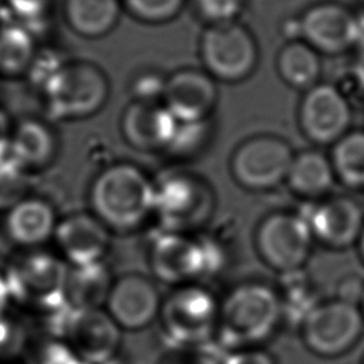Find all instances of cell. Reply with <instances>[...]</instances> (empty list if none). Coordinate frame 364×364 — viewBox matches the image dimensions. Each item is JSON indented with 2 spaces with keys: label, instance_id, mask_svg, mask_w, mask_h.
<instances>
[{
  "label": "cell",
  "instance_id": "1",
  "mask_svg": "<svg viewBox=\"0 0 364 364\" xmlns=\"http://www.w3.org/2000/svg\"><path fill=\"white\" fill-rule=\"evenodd\" d=\"M155 182L136 165L115 162L104 168L90 186V205L108 229L128 232L154 215Z\"/></svg>",
  "mask_w": 364,
  "mask_h": 364
},
{
  "label": "cell",
  "instance_id": "2",
  "mask_svg": "<svg viewBox=\"0 0 364 364\" xmlns=\"http://www.w3.org/2000/svg\"><path fill=\"white\" fill-rule=\"evenodd\" d=\"M283 317L279 291L262 283L235 287L220 303L218 336L229 348H246L269 338Z\"/></svg>",
  "mask_w": 364,
  "mask_h": 364
},
{
  "label": "cell",
  "instance_id": "3",
  "mask_svg": "<svg viewBox=\"0 0 364 364\" xmlns=\"http://www.w3.org/2000/svg\"><path fill=\"white\" fill-rule=\"evenodd\" d=\"M68 269L60 256L48 252L31 249L16 256L4 270L11 301L43 316L67 310Z\"/></svg>",
  "mask_w": 364,
  "mask_h": 364
},
{
  "label": "cell",
  "instance_id": "4",
  "mask_svg": "<svg viewBox=\"0 0 364 364\" xmlns=\"http://www.w3.org/2000/svg\"><path fill=\"white\" fill-rule=\"evenodd\" d=\"M41 94L46 109L55 119H84L107 104L109 80L91 61L64 60L41 85Z\"/></svg>",
  "mask_w": 364,
  "mask_h": 364
},
{
  "label": "cell",
  "instance_id": "5",
  "mask_svg": "<svg viewBox=\"0 0 364 364\" xmlns=\"http://www.w3.org/2000/svg\"><path fill=\"white\" fill-rule=\"evenodd\" d=\"M148 260L159 282L181 287L218 273L225 264V255L213 239L164 230L152 242Z\"/></svg>",
  "mask_w": 364,
  "mask_h": 364
},
{
  "label": "cell",
  "instance_id": "6",
  "mask_svg": "<svg viewBox=\"0 0 364 364\" xmlns=\"http://www.w3.org/2000/svg\"><path fill=\"white\" fill-rule=\"evenodd\" d=\"M213 209V191L192 172L169 171L155 182L154 215L165 232L192 233L209 220Z\"/></svg>",
  "mask_w": 364,
  "mask_h": 364
},
{
  "label": "cell",
  "instance_id": "7",
  "mask_svg": "<svg viewBox=\"0 0 364 364\" xmlns=\"http://www.w3.org/2000/svg\"><path fill=\"white\" fill-rule=\"evenodd\" d=\"M220 304L198 284L176 287L159 310L162 330L176 346H202L218 331Z\"/></svg>",
  "mask_w": 364,
  "mask_h": 364
},
{
  "label": "cell",
  "instance_id": "8",
  "mask_svg": "<svg viewBox=\"0 0 364 364\" xmlns=\"http://www.w3.org/2000/svg\"><path fill=\"white\" fill-rule=\"evenodd\" d=\"M199 54L203 70L223 82L247 78L257 64L256 40L237 21L208 26L200 36Z\"/></svg>",
  "mask_w": 364,
  "mask_h": 364
},
{
  "label": "cell",
  "instance_id": "9",
  "mask_svg": "<svg viewBox=\"0 0 364 364\" xmlns=\"http://www.w3.org/2000/svg\"><path fill=\"white\" fill-rule=\"evenodd\" d=\"M364 316L355 304L334 299L317 304L301 323L307 348L321 357H337L347 353L360 340Z\"/></svg>",
  "mask_w": 364,
  "mask_h": 364
},
{
  "label": "cell",
  "instance_id": "10",
  "mask_svg": "<svg viewBox=\"0 0 364 364\" xmlns=\"http://www.w3.org/2000/svg\"><path fill=\"white\" fill-rule=\"evenodd\" d=\"M313 233L300 213H272L256 232V247L263 262L287 274L301 270L311 253Z\"/></svg>",
  "mask_w": 364,
  "mask_h": 364
},
{
  "label": "cell",
  "instance_id": "11",
  "mask_svg": "<svg viewBox=\"0 0 364 364\" xmlns=\"http://www.w3.org/2000/svg\"><path fill=\"white\" fill-rule=\"evenodd\" d=\"M294 154L279 136L259 135L242 142L232 155L235 181L250 191H267L287 179Z\"/></svg>",
  "mask_w": 364,
  "mask_h": 364
},
{
  "label": "cell",
  "instance_id": "12",
  "mask_svg": "<svg viewBox=\"0 0 364 364\" xmlns=\"http://www.w3.org/2000/svg\"><path fill=\"white\" fill-rule=\"evenodd\" d=\"M121 330L105 309H67L58 336L82 364H108L119 350Z\"/></svg>",
  "mask_w": 364,
  "mask_h": 364
},
{
  "label": "cell",
  "instance_id": "13",
  "mask_svg": "<svg viewBox=\"0 0 364 364\" xmlns=\"http://www.w3.org/2000/svg\"><path fill=\"white\" fill-rule=\"evenodd\" d=\"M351 117V107L344 94L326 82L309 88L299 109L301 131L318 145H330L341 139L348 132Z\"/></svg>",
  "mask_w": 364,
  "mask_h": 364
},
{
  "label": "cell",
  "instance_id": "14",
  "mask_svg": "<svg viewBox=\"0 0 364 364\" xmlns=\"http://www.w3.org/2000/svg\"><path fill=\"white\" fill-rule=\"evenodd\" d=\"M313 236L333 249H346L360 240L364 212L348 196H333L307 203L300 212Z\"/></svg>",
  "mask_w": 364,
  "mask_h": 364
},
{
  "label": "cell",
  "instance_id": "15",
  "mask_svg": "<svg viewBox=\"0 0 364 364\" xmlns=\"http://www.w3.org/2000/svg\"><path fill=\"white\" fill-rule=\"evenodd\" d=\"M162 104L178 122L210 119L218 104L216 80L199 68H179L165 80Z\"/></svg>",
  "mask_w": 364,
  "mask_h": 364
},
{
  "label": "cell",
  "instance_id": "16",
  "mask_svg": "<svg viewBox=\"0 0 364 364\" xmlns=\"http://www.w3.org/2000/svg\"><path fill=\"white\" fill-rule=\"evenodd\" d=\"M300 37L318 53L340 54L357 44L358 17L347 7L324 1L307 9L299 18Z\"/></svg>",
  "mask_w": 364,
  "mask_h": 364
},
{
  "label": "cell",
  "instance_id": "17",
  "mask_svg": "<svg viewBox=\"0 0 364 364\" xmlns=\"http://www.w3.org/2000/svg\"><path fill=\"white\" fill-rule=\"evenodd\" d=\"M178 121L162 101L134 100L121 115L119 129L129 146L141 152H166Z\"/></svg>",
  "mask_w": 364,
  "mask_h": 364
},
{
  "label": "cell",
  "instance_id": "18",
  "mask_svg": "<svg viewBox=\"0 0 364 364\" xmlns=\"http://www.w3.org/2000/svg\"><path fill=\"white\" fill-rule=\"evenodd\" d=\"M54 242L60 257L74 267L101 263L109 247V229L91 213H74L58 220Z\"/></svg>",
  "mask_w": 364,
  "mask_h": 364
},
{
  "label": "cell",
  "instance_id": "19",
  "mask_svg": "<svg viewBox=\"0 0 364 364\" xmlns=\"http://www.w3.org/2000/svg\"><path fill=\"white\" fill-rule=\"evenodd\" d=\"M162 300L155 284L141 274L114 280L105 310L125 330H141L159 317Z\"/></svg>",
  "mask_w": 364,
  "mask_h": 364
},
{
  "label": "cell",
  "instance_id": "20",
  "mask_svg": "<svg viewBox=\"0 0 364 364\" xmlns=\"http://www.w3.org/2000/svg\"><path fill=\"white\" fill-rule=\"evenodd\" d=\"M58 151L54 129L43 119L24 118L14 124L9 158L26 172L41 171L53 164Z\"/></svg>",
  "mask_w": 364,
  "mask_h": 364
},
{
  "label": "cell",
  "instance_id": "21",
  "mask_svg": "<svg viewBox=\"0 0 364 364\" xmlns=\"http://www.w3.org/2000/svg\"><path fill=\"white\" fill-rule=\"evenodd\" d=\"M58 220L54 208L44 199L27 196L13 206L4 220L7 237L27 250L54 237Z\"/></svg>",
  "mask_w": 364,
  "mask_h": 364
},
{
  "label": "cell",
  "instance_id": "22",
  "mask_svg": "<svg viewBox=\"0 0 364 364\" xmlns=\"http://www.w3.org/2000/svg\"><path fill=\"white\" fill-rule=\"evenodd\" d=\"M124 6L121 0H64L67 26L82 38L108 36L118 24Z\"/></svg>",
  "mask_w": 364,
  "mask_h": 364
},
{
  "label": "cell",
  "instance_id": "23",
  "mask_svg": "<svg viewBox=\"0 0 364 364\" xmlns=\"http://www.w3.org/2000/svg\"><path fill=\"white\" fill-rule=\"evenodd\" d=\"M114 280L107 266L101 263L70 266L65 284V306L71 310L102 309L108 300Z\"/></svg>",
  "mask_w": 364,
  "mask_h": 364
},
{
  "label": "cell",
  "instance_id": "24",
  "mask_svg": "<svg viewBox=\"0 0 364 364\" xmlns=\"http://www.w3.org/2000/svg\"><path fill=\"white\" fill-rule=\"evenodd\" d=\"M334 176L331 159L317 151H303L294 155L286 182L296 195L320 198L331 189Z\"/></svg>",
  "mask_w": 364,
  "mask_h": 364
},
{
  "label": "cell",
  "instance_id": "25",
  "mask_svg": "<svg viewBox=\"0 0 364 364\" xmlns=\"http://www.w3.org/2000/svg\"><path fill=\"white\" fill-rule=\"evenodd\" d=\"M38 48L34 34L20 23L0 24V75L17 78L28 74Z\"/></svg>",
  "mask_w": 364,
  "mask_h": 364
},
{
  "label": "cell",
  "instance_id": "26",
  "mask_svg": "<svg viewBox=\"0 0 364 364\" xmlns=\"http://www.w3.org/2000/svg\"><path fill=\"white\" fill-rule=\"evenodd\" d=\"M277 71L290 87L309 90L317 84L321 73L318 51L304 40H291L279 53Z\"/></svg>",
  "mask_w": 364,
  "mask_h": 364
},
{
  "label": "cell",
  "instance_id": "27",
  "mask_svg": "<svg viewBox=\"0 0 364 364\" xmlns=\"http://www.w3.org/2000/svg\"><path fill=\"white\" fill-rule=\"evenodd\" d=\"M336 175L348 186L364 188V131H348L331 152Z\"/></svg>",
  "mask_w": 364,
  "mask_h": 364
},
{
  "label": "cell",
  "instance_id": "28",
  "mask_svg": "<svg viewBox=\"0 0 364 364\" xmlns=\"http://www.w3.org/2000/svg\"><path fill=\"white\" fill-rule=\"evenodd\" d=\"M282 299L283 317H287L290 321H297L300 326L311 310L320 304L313 287L309 286L301 274V270L284 274L283 293H279Z\"/></svg>",
  "mask_w": 364,
  "mask_h": 364
},
{
  "label": "cell",
  "instance_id": "29",
  "mask_svg": "<svg viewBox=\"0 0 364 364\" xmlns=\"http://www.w3.org/2000/svg\"><path fill=\"white\" fill-rule=\"evenodd\" d=\"M21 360L23 364H82L71 347L51 333L30 337Z\"/></svg>",
  "mask_w": 364,
  "mask_h": 364
},
{
  "label": "cell",
  "instance_id": "30",
  "mask_svg": "<svg viewBox=\"0 0 364 364\" xmlns=\"http://www.w3.org/2000/svg\"><path fill=\"white\" fill-rule=\"evenodd\" d=\"M124 11L145 24H164L179 16L186 0H121Z\"/></svg>",
  "mask_w": 364,
  "mask_h": 364
},
{
  "label": "cell",
  "instance_id": "31",
  "mask_svg": "<svg viewBox=\"0 0 364 364\" xmlns=\"http://www.w3.org/2000/svg\"><path fill=\"white\" fill-rule=\"evenodd\" d=\"M28 172L9 156L0 161V210L9 212L28 196Z\"/></svg>",
  "mask_w": 364,
  "mask_h": 364
},
{
  "label": "cell",
  "instance_id": "32",
  "mask_svg": "<svg viewBox=\"0 0 364 364\" xmlns=\"http://www.w3.org/2000/svg\"><path fill=\"white\" fill-rule=\"evenodd\" d=\"M210 136V119L196 122H178L175 136L168 148V154L179 158L193 156L205 146Z\"/></svg>",
  "mask_w": 364,
  "mask_h": 364
},
{
  "label": "cell",
  "instance_id": "33",
  "mask_svg": "<svg viewBox=\"0 0 364 364\" xmlns=\"http://www.w3.org/2000/svg\"><path fill=\"white\" fill-rule=\"evenodd\" d=\"M30 334L21 320L7 311L0 314V363L21 358L28 344Z\"/></svg>",
  "mask_w": 364,
  "mask_h": 364
},
{
  "label": "cell",
  "instance_id": "34",
  "mask_svg": "<svg viewBox=\"0 0 364 364\" xmlns=\"http://www.w3.org/2000/svg\"><path fill=\"white\" fill-rule=\"evenodd\" d=\"M193 7L208 26H213L237 21L243 0H193Z\"/></svg>",
  "mask_w": 364,
  "mask_h": 364
},
{
  "label": "cell",
  "instance_id": "35",
  "mask_svg": "<svg viewBox=\"0 0 364 364\" xmlns=\"http://www.w3.org/2000/svg\"><path fill=\"white\" fill-rule=\"evenodd\" d=\"M225 357H219L215 351L202 346H176L168 353L161 364H222Z\"/></svg>",
  "mask_w": 364,
  "mask_h": 364
},
{
  "label": "cell",
  "instance_id": "36",
  "mask_svg": "<svg viewBox=\"0 0 364 364\" xmlns=\"http://www.w3.org/2000/svg\"><path fill=\"white\" fill-rule=\"evenodd\" d=\"M53 0H0L3 9L14 18V23L36 21L46 16Z\"/></svg>",
  "mask_w": 364,
  "mask_h": 364
},
{
  "label": "cell",
  "instance_id": "37",
  "mask_svg": "<svg viewBox=\"0 0 364 364\" xmlns=\"http://www.w3.org/2000/svg\"><path fill=\"white\" fill-rule=\"evenodd\" d=\"M166 77H161L155 73H145L135 78L132 82L134 100L139 101H161Z\"/></svg>",
  "mask_w": 364,
  "mask_h": 364
},
{
  "label": "cell",
  "instance_id": "38",
  "mask_svg": "<svg viewBox=\"0 0 364 364\" xmlns=\"http://www.w3.org/2000/svg\"><path fill=\"white\" fill-rule=\"evenodd\" d=\"M222 364H276V361L263 350L239 348L226 354Z\"/></svg>",
  "mask_w": 364,
  "mask_h": 364
},
{
  "label": "cell",
  "instance_id": "39",
  "mask_svg": "<svg viewBox=\"0 0 364 364\" xmlns=\"http://www.w3.org/2000/svg\"><path fill=\"white\" fill-rule=\"evenodd\" d=\"M364 297V282L357 276L346 277L337 287V299L350 304H358Z\"/></svg>",
  "mask_w": 364,
  "mask_h": 364
},
{
  "label": "cell",
  "instance_id": "40",
  "mask_svg": "<svg viewBox=\"0 0 364 364\" xmlns=\"http://www.w3.org/2000/svg\"><path fill=\"white\" fill-rule=\"evenodd\" d=\"M13 124L6 112V109L0 105V161L6 159L9 156V148H10V139L13 132Z\"/></svg>",
  "mask_w": 364,
  "mask_h": 364
},
{
  "label": "cell",
  "instance_id": "41",
  "mask_svg": "<svg viewBox=\"0 0 364 364\" xmlns=\"http://www.w3.org/2000/svg\"><path fill=\"white\" fill-rule=\"evenodd\" d=\"M10 303H11V299H10V291H9V286L6 282V276H4V273H0V314H3L4 311L9 310Z\"/></svg>",
  "mask_w": 364,
  "mask_h": 364
},
{
  "label": "cell",
  "instance_id": "42",
  "mask_svg": "<svg viewBox=\"0 0 364 364\" xmlns=\"http://www.w3.org/2000/svg\"><path fill=\"white\" fill-rule=\"evenodd\" d=\"M354 77H355L358 87L364 92V48H361V53L357 57V61L354 65Z\"/></svg>",
  "mask_w": 364,
  "mask_h": 364
},
{
  "label": "cell",
  "instance_id": "43",
  "mask_svg": "<svg viewBox=\"0 0 364 364\" xmlns=\"http://www.w3.org/2000/svg\"><path fill=\"white\" fill-rule=\"evenodd\" d=\"M358 249H360V255H361V257L364 260V230H363V233L360 236V240H358Z\"/></svg>",
  "mask_w": 364,
  "mask_h": 364
},
{
  "label": "cell",
  "instance_id": "44",
  "mask_svg": "<svg viewBox=\"0 0 364 364\" xmlns=\"http://www.w3.org/2000/svg\"><path fill=\"white\" fill-rule=\"evenodd\" d=\"M361 304H363V316H364V297H363V301H361Z\"/></svg>",
  "mask_w": 364,
  "mask_h": 364
}]
</instances>
